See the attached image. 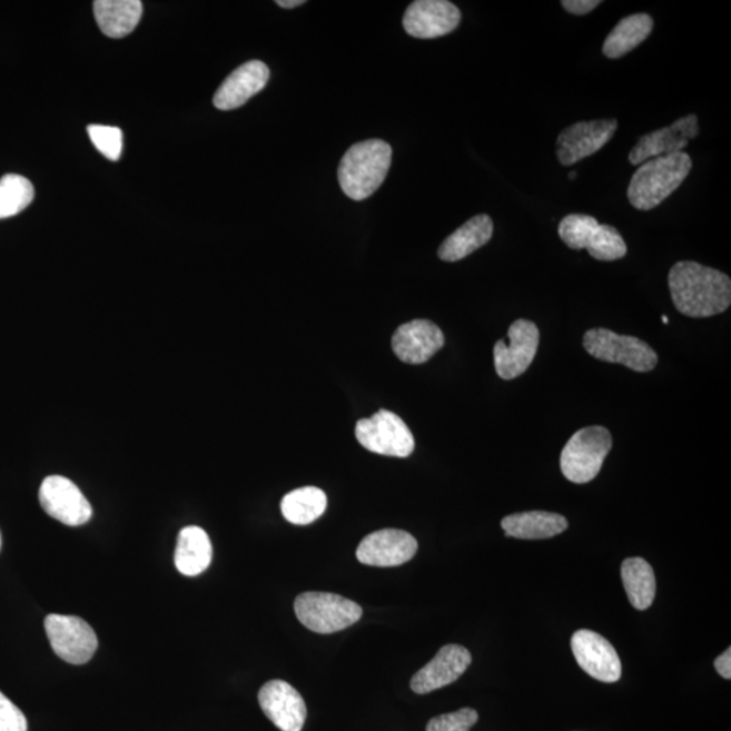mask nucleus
Here are the masks:
<instances>
[{
    "instance_id": "24",
    "label": "nucleus",
    "mask_w": 731,
    "mask_h": 731,
    "mask_svg": "<svg viewBox=\"0 0 731 731\" xmlns=\"http://www.w3.org/2000/svg\"><path fill=\"white\" fill-rule=\"evenodd\" d=\"M93 14L99 29L110 39H124L132 33L142 16L140 0H97Z\"/></svg>"
},
{
    "instance_id": "35",
    "label": "nucleus",
    "mask_w": 731,
    "mask_h": 731,
    "mask_svg": "<svg viewBox=\"0 0 731 731\" xmlns=\"http://www.w3.org/2000/svg\"><path fill=\"white\" fill-rule=\"evenodd\" d=\"M569 178H571L572 180L576 179L577 178V172L576 171L569 172Z\"/></svg>"
},
{
    "instance_id": "28",
    "label": "nucleus",
    "mask_w": 731,
    "mask_h": 731,
    "mask_svg": "<svg viewBox=\"0 0 731 731\" xmlns=\"http://www.w3.org/2000/svg\"><path fill=\"white\" fill-rule=\"evenodd\" d=\"M34 187L21 175L9 174L0 179V220L20 215L33 201Z\"/></svg>"
},
{
    "instance_id": "16",
    "label": "nucleus",
    "mask_w": 731,
    "mask_h": 731,
    "mask_svg": "<svg viewBox=\"0 0 731 731\" xmlns=\"http://www.w3.org/2000/svg\"><path fill=\"white\" fill-rule=\"evenodd\" d=\"M699 135V122L697 115L679 118L670 127L654 130L652 134L642 136L635 147L629 154V161L633 166H641L650 159L660 156L683 152L691 140Z\"/></svg>"
},
{
    "instance_id": "6",
    "label": "nucleus",
    "mask_w": 731,
    "mask_h": 731,
    "mask_svg": "<svg viewBox=\"0 0 731 731\" xmlns=\"http://www.w3.org/2000/svg\"><path fill=\"white\" fill-rule=\"evenodd\" d=\"M298 621L318 634H333L360 620L362 609L353 600L327 592H304L295 602Z\"/></svg>"
},
{
    "instance_id": "1",
    "label": "nucleus",
    "mask_w": 731,
    "mask_h": 731,
    "mask_svg": "<svg viewBox=\"0 0 731 731\" xmlns=\"http://www.w3.org/2000/svg\"><path fill=\"white\" fill-rule=\"evenodd\" d=\"M672 302L681 315L703 318L721 315L731 304L729 275L697 261H679L668 277Z\"/></svg>"
},
{
    "instance_id": "17",
    "label": "nucleus",
    "mask_w": 731,
    "mask_h": 731,
    "mask_svg": "<svg viewBox=\"0 0 731 731\" xmlns=\"http://www.w3.org/2000/svg\"><path fill=\"white\" fill-rule=\"evenodd\" d=\"M259 704L265 715L283 731H302L306 721V704L295 686L284 680H271L259 691Z\"/></svg>"
},
{
    "instance_id": "15",
    "label": "nucleus",
    "mask_w": 731,
    "mask_h": 731,
    "mask_svg": "<svg viewBox=\"0 0 731 731\" xmlns=\"http://www.w3.org/2000/svg\"><path fill=\"white\" fill-rule=\"evenodd\" d=\"M417 547L415 536L406 531L385 529L362 540L356 549V559L371 566H398L414 559Z\"/></svg>"
},
{
    "instance_id": "3",
    "label": "nucleus",
    "mask_w": 731,
    "mask_h": 731,
    "mask_svg": "<svg viewBox=\"0 0 731 731\" xmlns=\"http://www.w3.org/2000/svg\"><path fill=\"white\" fill-rule=\"evenodd\" d=\"M391 162L389 144L376 139L354 144L337 170L343 192L354 201L372 197L384 184Z\"/></svg>"
},
{
    "instance_id": "9",
    "label": "nucleus",
    "mask_w": 731,
    "mask_h": 731,
    "mask_svg": "<svg viewBox=\"0 0 731 731\" xmlns=\"http://www.w3.org/2000/svg\"><path fill=\"white\" fill-rule=\"evenodd\" d=\"M46 631L55 653L73 665L86 664L96 654V631L81 618L51 614L46 620Z\"/></svg>"
},
{
    "instance_id": "11",
    "label": "nucleus",
    "mask_w": 731,
    "mask_h": 731,
    "mask_svg": "<svg viewBox=\"0 0 731 731\" xmlns=\"http://www.w3.org/2000/svg\"><path fill=\"white\" fill-rule=\"evenodd\" d=\"M40 503L43 511L66 526H83L92 516V507L71 480L49 476L40 487Z\"/></svg>"
},
{
    "instance_id": "29",
    "label": "nucleus",
    "mask_w": 731,
    "mask_h": 731,
    "mask_svg": "<svg viewBox=\"0 0 731 731\" xmlns=\"http://www.w3.org/2000/svg\"><path fill=\"white\" fill-rule=\"evenodd\" d=\"M90 140L105 158L117 161L121 158L124 135L120 128L105 127V125H90L87 128Z\"/></svg>"
},
{
    "instance_id": "10",
    "label": "nucleus",
    "mask_w": 731,
    "mask_h": 731,
    "mask_svg": "<svg viewBox=\"0 0 731 731\" xmlns=\"http://www.w3.org/2000/svg\"><path fill=\"white\" fill-rule=\"evenodd\" d=\"M510 345L498 340L493 349L496 373L505 381L521 377L535 358L540 347V329L533 322L518 318L508 329Z\"/></svg>"
},
{
    "instance_id": "13",
    "label": "nucleus",
    "mask_w": 731,
    "mask_h": 731,
    "mask_svg": "<svg viewBox=\"0 0 731 731\" xmlns=\"http://www.w3.org/2000/svg\"><path fill=\"white\" fill-rule=\"evenodd\" d=\"M572 652L577 664L591 678L615 683L622 676L620 655L604 636L592 630H579L572 636Z\"/></svg>"
},
{
    "instance_id": "36",
    "label": "nucleus",
    "mask_w": 731,
    "mask_h": 731,
    "mask_svg": "<svg viewBox=\"0 0 731 731\" xmlns=\"http://www.w3.org/2000/svg\"><path fill=\"white\" fill-rule=\"evenodd\" d=\"M662 323L668 324V317L666 316H662Z\"/></svg>"
},
{
    "instance_id": "27",
    "label": "nucleus",
    "mask_w": 731,
    "mask_h": 731,
    "mask_svg": "<svg viewBox=\"0 0 731 731\" xmlns=\"http://www.w3.org/2000/svg\"><path fill=\"white\" fill-rule=\"evenodd\" d=\"M327 510V496L316 486L299 487L287 493L280 503V511L287 522L306 526L314 523Z\"/></svg>"
},
{
    "instance_id": "12",
    "label": "nucleus",
    "mask_w": 731,
    "mask_h": 731,
    "mask_svg": "<svg viewBox=\"0 0 731 731\" xmlns=\"http://www.w3.org/2000/svg\"><path fill=\"white\" fill-rule=\"evenodd\" d=\"M618 129L615 118L581 121L562 130L557 142V158L562 166L571 167L595 155L614 137Z\"/></svg>"
},
{
    "instance_id": "4",
    "label": "nucleus",
    "mask_w": 731,
    "mask_h": 731,
    "mask_svg": "<svg viewBox=\"0 0 731 731\" xmlns=\"http://www.w3.org/2000/svg\"><path fill=\"white\" fill-rule=\"evenodd\" d=\"M612 448L610 431L600 426L577 431L561 453V471L574 484L591 483L597 477Z\"/></svg>"
},
{
    "instance_id": "26",
    "label": "nucleus",
    "mask_w": 731,
    "mask_h": 731,
    "mask_svg": "<svg viewBox=\"0 0 731 731\" xmlns=\"http://www.w3.org/2000/svg\"><path fill=\"white\" fill-rule=\"evenodd\" d=\"M622 581L630 603L640 611L648 610L655 597L653 567L643 559H628L622 564Z\"/></svg>"
},
{
    "instance_id": "20",
    "label": "nucleus",
    "mask_w": 731,
    "mask_h": 731,
    "mask_svg": "<svg viewBox=\"0 0 731 731\" xmlns=\"http://www.w3.org/2000/svg\"><path fill=\"white\" fill-rule=\"evenodd\" d=\"M270 70L259 60L236 68L217 90L214 103L218 110H235L246 105L256 93L265 89Z\"/></svg>"
},
{
    "instance_id": "7",
    "label": "nucleus",
    "mask_w": 731,
    "mask_h": 731,
    "mask_svg": "<svg viewBox=\"0 0 731 731\" xmlns=\"http://www.w3.org/2000/svg\"><path fill=\"white\" fill-rule=\"evenodd\" d=\"M584 348L593 358L648 373L659 364V356L639 337L618 335L605 328H593L584 335Z\"/></svg>"
},
{
    "instance_id": "23",
    "label": "nucleus",
    "mask_w": 731,
    "mask_h": 731,
    "mask_svg": "<svg viewBox=\"0 0 731 731\" xmlns=\"http://www.w3.org/2000/svg\"><path fill=\"white\" fill-rule=\"evenodd\" d=\"M174 559L175 566L184 576L194 577L204 573L214 559V546L206 531L197 526L180 530Z\"/></svg>"
},
{
    "instance_id": "25",
    "label": "nucleus",
    "mask_w": 731,
    "mask_h": 731,
    "mask_svg": "<svg viewBox=\"0 0 731 731\" xmlns=\"http://www.w3.org/2000/svg\"><path fill=\"white\" fill-rule=\"evenodd\" d=\"M654 27L653 18L645 12L624 17L612 29L603 43L605 58L616 60L623 58L652 34Z\"/></svg>"
},
{
    "instance_id": "22",
    "label": "nucleus",
    "mask_w": 731,
    "mask_h": 731,
    "mask_svg": "<svg viewBox=\"0 0 731 731\" xmlns=\"http://www.w3.org/2000/svg\"><path fill=\"white\" fill-rule=\"evenodd\" d=\"M493 236V221L487 215L474 216L441 244L437 256L443 261H458L484 247Z\"/></svg>"
},
{
    "instance_id": "19",
    "label": "nucleus",
    "mask_w": 731,
    "mask_h": 731,
    "mask_svg": "<svg viewBox=\"0 0 731 731\" xmlns=\"http://www.w3.org/2000/svg\"><path fill=\"white\" fill-rule=\"evenodd\" d=\"M472 664V654L464 646H443L433 660L411 680L412 691L418 695L443 689L457 681Z\"/></svg>"
},
{
    "instance_id": "34",
    "label": "nucleus",
    "mask_w": 731,
    "mask_h": 731,
    "mask_svg": "<svg viewBox=\"0 0 731 731\" xmlns=\"http://www.w3.org/2000/svg\"><path fill=\"white\" fill-rule=\"evenodd\" d=\"M304 3V0H277V4L283 9H295Z\"/></svg>"
},
{
    "instance_id": "33",
    "label": "nucleus",
    "mask_w": 731,
    "mask_h": 731,
    "mask_svg": "<svg viewBox=\"0 0 731 731\" xmlns=\"http://www.w3.org/2000/svg\"><path fill=\"white\" fill-rule=\"evenodd\" d=\"M714 666L718 673L721 674L723 679H731V649L729 648L727 652H723L720 658L714 662Z\"/></svg>"
},
{
    "instance_id": "21",
    "label": "nucleus",
    "mask_w": 731,
    "mask_h": 731,
    "mask_svg": "<svg viewBox=\"0 0 731 731\" xmlns=\"http://www.w3.org/2000/svg\"><path fill=\"white\" fill-rule=\"evenodd\" d=\"M505 535L517 540H549L567 529L564 516L546 511H529L505 516L502 521Z\"/></svg>"
},
{
    "instance_id": "14",
    "label": "nucleus",
    "mask_w": 731,
    "mask_h": 731,
    "mask_svg": "<svg viewBox=\"0 0 731 731\" xmlns=\"http://www.w3.org/2000/svg\"><path fill=\"white\" fill-rule=\"evenodd\" d=\"M461 17L457 6L447 0H416L406 9L403 24L415 39L429 40L452 33Z\"/></svg>"
},
{
    "instance_id": "37",
    "label": "nucleus",
    "mask_w": 731,
    "mask_h": 731,
    "mask_svg": "<svg viewBox=\"0 0 731 731\" xmlns=\"http://www.w3.org/2000/svg\"><path fill=\"white\" fill-rule=\"evenodd\" d=\"M0 547H2V535H0Z\"/></svg>"
},
{
    "instance_id": "5",
    "label": "nucleus",
    "mask_w": 731,
    "mask_h": 731,
    "mask_svg": "<svg viewBox=\"0 0 731 731\" xmlns=\"http://www.w3.org/2000/svg\"><path fill=\"white\" fill-rule=\"evenodd\" d=\"M559 235L569 248L586 249L593 259L614 261L628 254L626 241L620 230L599 224L589 215H569L560 223Z\"/></svg>"
},
{
    "instance_id": "8",
    "label": "nucleus",
    "mask_w": 731,
    "mask_h": 731,
    "mask_svg": "<svg viewBox=\"0 0 731 731\" xmlns=\"http://www.w3.org/2000/svg\"><path fill=\"white\" fill-rule=\"evenodd\" d=\"M355 436L368 452L387 457L406 458L415 450V437L409 427L402 417L386 409L360 418L355 426Z\"/></svg>"
},
{
    "instance_id": "2",
    "label": "nucleus",
    "mask_w": 731,
    "mask_h": 731,
    "mask_svg": "<svg viewBox=\"0 0 731 731\" xmlns=\"http://www.w3.org/2000/svg\"><path fill=\"white\" fill-rule=\"evenodd\" d=\"M691 170V156L684 151L642 162L630 180L629 202L641 211L658 208L683 185Z\"/></svg>"
},
{
    "instance_id": "18",
    "label": "nucleus",
    "mask_w": 731,
    "mask_h": 731,
    "mask_svg": "<svg viewBox=\"0 0 731 731\" xmlns=\"http://www.w3.org/2000/svg\"><path fill=\"white\" fill-rule=\"evenodd\" d=\"M445 346V335L429 320H412L396 329L392 347L398 359L408 365H422Z\"/></svg>"
},
{
    "instance_id": "32",
    "label": "nucleus",
    "mask_w": 731,
    "mask_h": 731,
    "mask_svg": "<svg viewBox=\"0 0 731 731\" xmlns=\"http://www.w3.org/2000/svg\"><path fill=\"white\" fill-rule=\"evenodd\" d=\"M562 8L574 16L590 14L597 6L602 4L600 0H564L561 2Z\"/></svg>"
},
{
    "instance_id": "30",
    "label": "nucleus",
    "mask_w": 731,
    "mask_h": 731,
    "mask_svg": "<svg viewBox=\"0 0 731 731\" xmlns=\"http://www.w3.org/2000/svg\"><path fill=\"white\" fill-rule=\"evenodd\" d=\"M478 721V714L473 709H461L450 714L433 718L426 731H471Z\"/></svg>"
},
{
    "instance_id": "31",
    "label": "nucleus",
    "mask_w": 731,
    "mask_h": 731,
    "mask_svg": "<svg viewBox=\"0 0 731 731\" xmlns=\"http://www.w3.org/2000/svg\"><path fill=\"white\" fill-rule=\"evenodd\" d=\"M0 731H28L23 712L0 692Z\"/></svg>"
}]
</instances>
